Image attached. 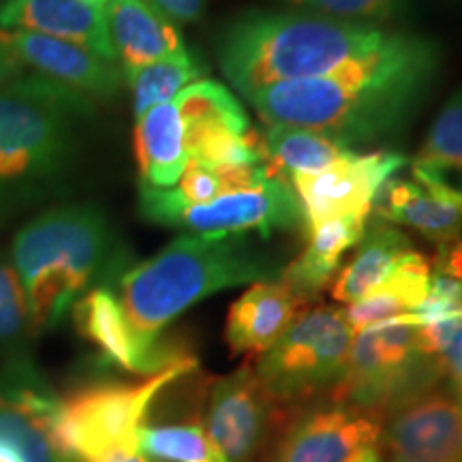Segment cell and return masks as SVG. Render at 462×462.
I'll return each instance as SVG.
<instances>
[{
    "label": "cell",
    "mask_w": 462,
    "mask_h": 462,
    "mask_svg": "<svg viewBox=\"0 0 462 462\" xmlns=\"http://www.w3.org/2000/svg\"><path fill=\"white\" fill-rule=\"evenodd\" d=\"M430 268L432 274H443L462 282V238L439 245L437 259Z\"/></svg>",
    "instance_id": "836d02e7"
},
{
    "label": "cell",
    "mask_w": 462,
    "mask_h": 462,
    "mask_svg": "<svg viewBox=\"0 0 462 462\" xmlns=\"http://www.w3.org/2000/svg\"><path fill=\"white\" fill-rule=\"evenodd\" d=\"M430 276L432 268L429 259L418 251L409 253L381 285L345 309L351 330L357 334L374 323L411 315L429 296Z\"/></svg>",
    "instance_id": "cb8c5ba5"
},
{
    "label": "cell",
    "mask_w": 462,
    "mask_h": 462,
    "mask_svg": "<svg viewBox=\"0 0 462 462\" xmlns=\"http://www.w3.org/2000/svg\"><path fill=\"white\" fill-rule=\"evenodd\" d=\"M60 398L34 364H0V456L14 462H79L58 430Z\"/></svg>",
    "instance_id": "30bf717a"
},
{
    "label": "cell",
    "mask_w": 462,
    "mask_h": 462,
    "mask_svg": "<svg viewBox=\"0 0 462 462\" xmlns=\"http://www.w3.org/2000/svg\"><path fill=\"white\" fill-rule=\"evenodd\" d=\"M78 332L97 346L103 360L133 374H154L171 362L150 357L133 337L118 293L112 287H95L86 291L71 309ZM184 356V354H182ZM178 360V357H176Z\"/></svg>",
    "instance_id": "ffe728a7"
},
{
    "label": "cell",
    "mask_w": 462,
    "mask_h": 462,
    "mask_svg": "<svg viewBox=\"0 0 462 462\" xmlns=\"http://www.w3.org/2000/svg\"><path fill=\"white\" fill-rule=\"evenodd\" d=\"M0 462H14V460H9V458H5V456H0Z\"/></svg>",
    "instance_id": "74e56055"
},
{
    "label": "cell",
    "mask_w": 462,
    "mask_h": 462,
    "mask_svg": "<svg viewBox=\"0 0 462 462\" xmlns=\"http://www.w3.org/2000/svg\"><path fill=\"white\" fill-rule=\"evenodd\" d=\"M198 368V360L184 354L135 383L101 381L75 390L60 401L58 430L65 448L79 462L95 460L114 449H140V432L154 398L173 381Z\"/></svg>",
    "instance_id": "52a82bcc"
},
{
    "label": "cell",
    "mask_w": 462,
    "mask_h": 462,
    "mask_svg": "<svg viewBox=\"0 0 462 462\" xmlns=\"http://www.w3.org/2000/svg\"><path fill=\"white\" fill-rule=\"evenodd\" d=\"M133 143L142 184L154 189L176 187L189 163L182 116L176 101L152 107L137 118Z\"/></svg>",
    "instance_id": "7402d4cb"
},
{
    "label": "cell",
    "mask_w": 462,
    "mask_h": 462,
    "mask_svg": "<svg viewBox=\"0 0 462 462\" xmlns=\"http://www.w3.org/2000/svg\"><path fill=\"white\" fill-rule=\"evenodd\" d=\"M11 3V0H0V11H3L5 7H7V5Z\"/></svg>",
    "instance_id": "8d00e7d4"
},
{
    "label": "cell",
    "mask_w": 462,
    "mask_h": 462,
    "mask_svg": "<svg viewBox=\"0 0 462 462\" xmlns=\"http://www.w3.org/2000/svg\"><path fill=\"white\" fill-rule=\"evenodd\" d=\"M411 167L462 193V90L441 107Z\"/></svg>",
    "instance_id": "4316f807"
},
{
    "label": "cell",
    "mask_w": 462,
    "mask_h": 462,
    "mask_svg": "<svg viewBox=\"0 0 462 462\" xmlns=\"http://www.w3.org/2000/svg\"><path fill=\"white\" fill-rule=\"evenodd\" d=\"M306 302L285 281L253 282L227 313L229 351L234 356H262L306 313Z\"/></svg>",
    "instance_id": "ac0fdd59"
},
{
    "label": "cell",
    "mask_w": 462,
    "mask_h": 462,
    "mask_svg": "<svg viewBox=\"0 0 462 462\" xmlns=\"http://www.w3.org/2000/svg\"><path fill=\"white\" fill-rule=\"evenodd\" d=\"M362 246L354 259L340 270L332 287L337 302L354 304L381 285L409 253L415 251L407 236L394 225L377 218L364 231Z\"/></svg>",
    "instance_id": "603a6c76"
},
{
    "label": "cell",
    "mask_w": 462,
    "mask_h": 462,
    "mask_svg": "<svg viewBox=\"0 0 462 462\" xmlns=\"http://www.w3.org/2000/svg\"><path fill=\"white\" fill-rule=\"evenodd\" d=\"M20 73H24V67L15 60V56L0 43V86L7 84L9 79L17 78Z\"/></svg>",
    "instance_id": "e575fe53"
},
{
    "label": "cell",
    "mask_w": 462,
    "mask_h": 462,
    "mask_svg": "<svg viewBox=\"0 0 462 462\" xmlns=\"http://www.w3.org/2000/svg\"><path fill=\"white\" fill-rule=\"evenodd\" d=\"M354 330L345 309L315 306L293 323L255 368L259 381L282 409L330 396L343 379Z\"/></svg>",
    "instance_id": "ba28073f"
},
{
    "label": "cell",
    "mask_w": 462,
    "mask_h": 462,
    "mask_svg": "<svg viewBox=\"0 0 462 462\" xmlns=\"http://www.w3.org/2000/svg\"><path fill=\"white\" fill-rule=\"evenodd\" d=\"M404 165L402 154L349 152L317 173L289 178L304 210V223L343 215L371 217L381 187Z\"/></svg>",
    "instance_id": "5bb4252c"
},
{
    "label": "cell",
    "mask_w": 462,
    "mask_h": 462,
    "mask_svg": "<svg viewBox=\"0 0 462 462\" xmlns=\"http://www.w3.org/2000/svg\"><path fill=\"white\" fill-rule=\"evenodd\" d=\"M289 11L383 26L407 15L409 0H282Z\"/></svg>",
    "instance_id": "4dcf8cb0"
},
{
    "label": "cell",
    "mask_w": 462,
    "mask_h": 462,
    "mask_svg": "<svg viewBox=\"0 0 462 462\" xmlns=\"http://www.w3.org/2000/svg\"><path fill=\"white\" fill-rule=\"evenodd\" d=\"M90 114V99L34 73L0 86V225L56 189Z\"/></svg>",
    "instance_id": "5b68a950"
},
{
    "label": "cell",
    "mask_w": 462,
    "mask_h": 462,
    "mask_svg": "<svg viewBox=\"0 0 462 462\" xmlns=\"http://www.w3.org/2000/svg\"><path fill=\"white\" fill-rule=\"evenodd\" d=\"M282 413L253 364H242L212 383L204 430L229 462H259Z\"/></svg>",
    "instance_id": "8fae6325"
},
{
    "label": "cell",
    "mask_w": 462,
    "mask_h": 462,
    "mask_svg": "<svg viewBox=\"0 0 462 462\" xmlns=\"http://www.w3.org/2000/svg\"><path fill=\"white\" fill-rule=\"evenodd\" d=\"M437 69L439 45L401 31L371 56L319 78L248 92L245 99L268 126L310 129L351 148L402 129Z\"/></svg>",
    "instance_id": "6da1fadb"
},
{
    "label": "cell",
    "mask_w": 462,
    "mask_h": 462,
    "mask_svg": "<svg viewBox=\"0 0 462 462\" xmlns=\"http://www.w3.org/2000/svg\"><path fill=\"white\" fill-rule=\"evenodd\" d=\"M0 43L15 56L24 71L31 69L39 78L67 86L90 101L114 99L125 82V75L116 62L60 39L0 28Z\"/></svg>",
    "instance_id": "9a60e30c"
},
{
    "label": "cell",
    "mask_w": 462,
    "mask_h": 462,
    "mask_svg": "<svg viewBox=\"0 0 462 462\" xmlns=\"http://www.w3.org/2000/svg\"><path fill=\"white\" fill-rule=\"evenodd\" d=\"M401 31L300 11L246 14L225 28L218 65L242 97L274 84L319 78L383 50Z\"/></svg>",
    "instance_id": "3957f363"
},
{
    "label": "cell",
    "mask_w": 462,
    "mask_h": 462,
    "mask_svg": "<svg viewBox=\"0 0 462 462\" xmlns=\"http://www.w3.org/2000/svg\"><path fill=\"white\" fill-rule=\"evenodd\" d=\"M366 221L368 217L364 215H343L306 225L304 251L282 268L279 279L310 302L337 276L345 253L364 238Z\"/></svg>",
    "instance_id": "44dd1931"
},
{
    "label": "cell",
    "mask_w": 462,
    "mask_h": 462,
    "mask_svg": "<svg viewBox=\"0 0 462 462\" xmlns=\"http://www.w3.org/2000/svg\"><path fill=\"white\" fill-rule=\"evenodd\" d=\"M173 101L182 116L187 152L208 133L221 129H251L238 99L223 84L212 82V79H198L187 86Z\"/></svg>",
    "instance_id": "d4e9b609"
},
{
    "label": "cell",
    "mask_w": 462,
    "mask_h": 462,
    "mask_svg": "<svg viewBox=\"0 0 462 462\" xmlns=\"http://www.w3.org/2000/svg\"><path fill=\"white\" fill-rule=\"evenodd\" d=\"M146 3L170 20L184 22V24L199 20L206 9V0H146Z\"/></svg>",
    "instance_id": "d6a6232c"
},
{
    "label": "cell",
    "mask_w": 462,
    "mask_h": 462,
    "mask_svg": "<svg viewBox=\"0 0 462 462\" xmlns=\"http://www.w3.org/2000/svg\"><path fill=\"white\" fill-rule=\"evenodd\" d=\"M32 338L24 285L9 253L0 251V360L24 357Z\"/></svg>",
    "instance_id": "f546056e"
},
{
    "label": "cell",
    "mask_w": 462,
    "mask_h": 462,
    "mask_svg": "<svg viewBox=\"0 0 462 462\" xmlns=\"http://www.w3.org/2000/svg\"><path fill=\"white\" fill-rule=\"evenodd\" d=\"M426 349L441 362L443 379L456 394L462 396V313L454 319L420 326Z\"/></svg>",
    "instance_id": "1f68e13d"
},
{
    "label": "cell",
    "mask_w": 462,
    "mask_h": 462,
    "mask_svg": "<svg viewBox=\"0 0 462 462\" xmlns=\"http://www.w3.org/2000/svg\"><path fill=\"white\" fill-rule=\"evenodd\" d=\"M103 17L116 65L123 75L167 58L190 54L176 22L150 7L146 0H109L103 7Z\"/></svg>",
    "instance_id": "e0dca14e"
},
{
    "label": "cell",
    "mask_w": 462,
    "mask_h": 462,
    "mask_svg": "<svg viewBox=\"0 0 462 462\" xmlns=\"http://www.w3.org/2000/svg\"><path fill=\"white\" fill-rule=\"evenodd\" d=\"M302 225H306L304 210L291 182L273 176L259 189L227 193L208 204L184 208L170 218L167 227L206 238H245L248 231L270 238L276 229L291 231Z\"/></svg>",
    "instance_id": "7c38bea8"
},
{
    "label": "cell",
    "mask_w": 462,
    "mask_h": 462,
    "mask_svg": "<svg viewBox=\"0 0 462 462\" xmlns=\"http://www.w3.org/2000/svg\"><path fill=\"white\" fill-rule=\"evenodd\" d=\"M201 75H204V67L190 54L167 58V60L152 62V65L126 73L125 82L133 92L135 120L152 107L176 99L187 86L201 79Z\"/></svg>",
    "instance_id": "83f0119b"
},
{
    "label": "cell",
    "mask_w": 462,
    "mask_h": 462,
    "mask_svg": "<svg viewBox=\"0 0 462 462\" xmlns=\"http://www.w3.org/2000/svg\"><path fill=\"white\" fill-rule=\"evenodd\" d=\"M0 28L60 39L116 62L103 9L82 0H11L0 11Z\"/></svg>",
    "instance_id": "d6986e66"
},
{
    "label": "cell",
    "mask_w": 462,
    "mask_h": 462,
    "mask_svg": "<svg viewBox=\"0 0 462 462\" xmlns=\"http://www.w3.org/2000/svg\"><path fill=\"white\" fill-rule=\"evenodd\" d=\"M390 462H462V396L432 385L383 415Z\"/></svg>",
    "instance_id": "4fadbf2b"
},
{
    "label": "cell",
    "mask_w": 462,
    "mask_h": 462,
    "mask_svg": "<svg viewBox=\"0 0 462 462\" xmlns=\"http://www.w3.org/2000/svg\"><path fill=\"white\" fill-rule=\"evenodd\" d=\"M441 381V362L426 349L418 321L402 315L354 334L343 379L330 396L385 415Z\"/></svg>",
    "instance_id": "8992f818"
},
{
    "label": "cell",
    "mask_w": 462,
    "mask_h": 462,
    "mask_svg": "<svg viewBox=\"0 0 462 462\" xmlns=\"http://www.w3.org/2000/svg\"><path fill=\"white\" fill-rule=\"evenodd\" d=\"M140 452L152 462H229L212 446L198 421L184 424H143Z\"/></svg>",
    "instance_id": "f1b7e54d"
},
{
    "label": "cell",
    "mask_w": 462,
    "mask_h": 462,
    "mask_svg": "<svg viewBox=\"0 0 462 462\" xmlns=\"http://www.w3.org/2000/svg\"><path fill=\"white\" fill-rule=\"evenodd\" d=\"M373 212L381 221L418 231L437 245L462 238V193L411 167V178H390Z\"/></svg>",
    "instance_id": "2e32d148"
},
{
    "label": "cell",
    "mask_w": 462,
    "mask_h": 462,
    "mask_svg": "<svg viewBox=\"0 0 462 462\" xmlns=\"http://www.w3.org/2000/svg\"><path fill=\"white\" fill-rule=\"evenodd\" d=\"M265 157L273 170L287 180L296 173H317L354 152L351 148L310 129L268 126L263 135Z\"/></svg>",
    "instance_id": "484cf974"
},
{
    "label": "cell",
    "mask_w": 462,
    "mask_h": 462,
    "mask_svg": "<svg viewBox=\"0 0 462 462\" xmlns=\"http://www.w3.org/2000/svg\"><path fill=\"white\" fill-rule=\"evenodd\" d=\"M281 263L245 238H206L184 234L146 262L125 270L116 287L137 345L159 362L184 351L163 349L161 334L184 310L229 287L274 281Z\"/></svg>",
    "instance_id": "7a4b0ae2"
},
{
    "label": "cell",
    "mask_w": 462,
    "mask_h": 462,
    "mask_svg": "<svg viewBox=\"0 0 462 462\" xmlns=\"http://www.w3.org/2000/svg\"><path fill=\"white\" fill-rule=\"evenodd\" d=\"M383 415L326 396L285 409L259 462H383Z\"/></svg>",
    "instance_id": "9c48e42d"
},
{
    "label": "cell",
    "mask_w": 462,
    "mask_h": 462,
    "mask_svg": "<svg viewBox=\"0 0 462 462\" xmlns=\"http://www.w3.org/2000/svg\"><path fill=\"white\" fill-rule=\"evenodd\" d=\"M26 291L32 337L56 328L95 287L118 282L123 255L107 217L92 204H62L28 221L11 242Z\"/></svg>",
    "instance_id": "277c9868"
},
{
    "label": "cell",
    "mask_w": 462,
    "mask_h": 462,
    "mask_svg": "<svg viewBox=\"0 0 462 462\" xmlns=\"http://www.w3.org/2000/svg\"><path fill=\"white\" fill-rule=\"evenodd\" d=\"M86 462H152L148 456H143L140 449L137 452H129V449H114V452H107L106 456L95 460H86Z\"/></svg>",
    "instance_id": "d590c367"
}]
</instances>
